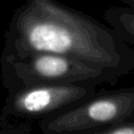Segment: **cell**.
<instances>
[{
	"label": "cell",
	"mask_w": 134,
	"mask_h": 134,
	"mask_svg": "<svg viewBox=\"0 0 134 134\" xmlns=\"http://www.w3.org/2000/svg\"><path fill=\"white\" fill-rule=\"evenodd\" d=\"M39 52L90 62L117 80L134 71V48L114 28L58 0H25L15 10L0 60Z\"/></svg>",
	"instance_id": "cell-1"
},
{
	"label": "cell",
	"mask_w": 134,
	"mask_h": 134,
	"mask_svg": "<svg viewBox=\"0 0 134 134\" xmlns=\"http://www.w3.org/2000/svg\"><path fill=\"white\" fill-rule=\"evenodd\" d=\"M95 85H39L8 92L2 108L5 116L20 119H43L90 97Z\"/></svg>",
	"instance_id": "cell-4"
},
{
	"label": "cell",
	"mask_w": 134,
	"mask_h": 134,
	"mask_svg": "<svg viewBox=\"0 0 134 134\" xmlns=\"http://www.w3.org/2000/svg\"><path fill=\"white\" fill-rule=\"evenodd\" d=\"M134 110V87L96 91L66 110L40 120L44 134H96L116 121L131 118Z\"/></svg>",
	"instance_id": "cell-3"
},
{
	"label": "cell",
	"mask_w": 134,
	"mask_h": 134,
	"mask_svg": "<svg viewBox=\"0 0 134 134\" xmlns=\"http://www.w3.org/2000/svg\"><path fill=\"white\" fill-rule=\"evenodd\" d=\"M96 134H134V118H126L107 126Z\"/></svg>",
	"instance_id": "cell-6"
},
{
	"label": "cell",
	"mask_w": 134,
	"mask_h": 134,
	"mask_svg": "<svg viewBox=\"0 0 134 134\" xmlns=\"http://www.w3.org/2000/svg\"><path fill=\"white\" fill-rule=\"evenodd\" d=\"M131 118H134V110H133V113H132V116H131Z\"/></svg>",
	"instance_id": "cell-8"
},
{
	"label": "cell",
	"mask_w": 134,
	"mask_h": 134,
	"mask_svg": "<svg viewBox=\"0 0 134 134\" xmlns=\"http://www.w3.org/2000/svg\"><path fill=\"white\" fill-rule=\"evenodd\" d=\"M117 1H120V2L125 3L127 7L134 9V0H117Z\"/></svg>",
	"instance_id": "cell-7"
},
{
	"label": "cell",
	"mask_w": 134,
	"mask_h": 134,
	"mask_svg": "<svg viewBox=\"0 0 134 134\" xmlns=\"http://www.w3.org/2000/svg\"><path fill=\"white\" fill-rule=\"evenodd\" d=\"M4 88L14 92L39 85H102L118 81L105 69L81 59L50 52L0 60Z\"/></svg>",
	"instance_id": "cell-2"
},
{
	"label": "cell",
	"mask_w": 134,
	"mask_h": 134,
	"mask_svg": "<svg viewBox=\"0 0 134 134\" xmlns=\"http://www.w3.org/2000/svg\"><path fill=\"white\" fill-rule=\"evenodd\" d=\"M103 18L134 48V9L127 6H110L105 9Z\"/></svg>",
	"instance_id": "cell-5"
}]
</instances>
